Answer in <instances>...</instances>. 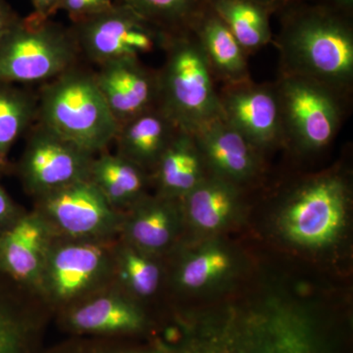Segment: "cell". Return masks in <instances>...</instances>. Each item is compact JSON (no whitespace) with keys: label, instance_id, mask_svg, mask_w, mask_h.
<instances>
[{"label":"cell","instance_id":"cell-1","mask_svg":"<svg viewBox=\"0 0 353 353\" xmlns=\"http://www.w3.org/2000/svg\"><path fill=\"white\" fill-rule=\"evenodd\" d=\"M281 75L303 77L348 97L353 85L352 16L316 0L281 11Z\"/></svg>","mask_w":353,"mask_h":353},{"label":"cell","instance_id":"cell-2","mask_svg":"<svg viewBox=\"0 0 353 353\" xmlns=\"http://www.w3.org/2000/svg\"><path fill=\"white\" fill-rule=\"evenodd\" d=\"M162 50L157 108L190 134L222 117L216 80L194 32L165 34Z\"/></svg>","mask_w":353,"mask_h":353},{"label":"cell","instance_id":"cell-3","mask_svg":"<svg viewBox=\"0 0 353 353\" xmlns=\"http://www.w3.org/2000/svg\"><path fill=\"white\" fill-rule=\"evenodd\" d=\"M37 120L92 155L114 141L119 128L94 73L78 65L41 88Z\"/></svg>","mask_w":353,"mask_h":353},{"label":"cell","instance_id":"cell-4","mask_svg":"<svg viewBox=\"0 0 353 353\" xmlns=\"http://www.w3.org/2000/svg\"><path fill=\"white\" fill-rule=\"evenodd\" d=\"M80 55L71 29L32 13L0 43V83L50 82L78 65Z\"/></svg>","mask_w":353,"mask_h":353},{"label":"cell","instance_id":"cell-5","mask_svg":"<svg viewBox=\"0 0 353 353\" xmlns=\"http://www.w3.org/2000/svg\"><path fill=\"white\" fill-rule=\"evenodd\" d=\"M277 88L285 143L301 150L317 152L338 134L343 97L333 90L303 77L281 75Z\"/></svg>","mask_w":353,"mask_h":353},{"label":"cell","instance_id":"cell-6","mask_svg":"<svg viewBox=\"0 0 353 353\" xmlns=\"http://www.w3.org/2000/svg\"><path fill=\"white\" fill-rule=\"evenodd\" d=\"M81 54L101 65L121 58H139L162 48L163 32L116 2L113 7L71 28Z\"/></svg>","mask_w":353,"mask_h":353},{"label":"cell","instance_id":"cell-7","mask_svg":"<svg viewBox=\"0 0 353 353\" xmlns=\"http://www.w3.org/2000/svg\"><path fill=\"white\" fill-rule=\"evenodd\" d=\"M347 201V188L338 176H319L310 181L297 190L285 208V234L299 245H326L343 226Z\"/></svg>","mask_w":353,"mask_h":353},{"label":"cell","instance_id":"cell-8","mask_svg":"<svg viewBox=\"0 0 353 353\" xmlns=\"http://www.w3.org/2000/svg\"><path fill=\"white\" fill-rule=\"evenodd\" d=\"M94 155L58 136L41 123L30 129L20 162L26 189L43 196L90 176Z\"/></svg>","mask_w":353,"mask_h":353},{"label":"cell","instance_id":"cell-9","mask_svg":"<svg viewBox=\"0 0 353 353\" xmlns=\"http://www.w3.org/2000/svg\"><path fill=\"white\" fill-rule=\"evenodd\" d=\"M222 118L259 150L285 143L280 99L275 83L252 80L223 85L219 92Z\"/></svg>","mask_w":353,"mask_h":353},{"label":"cell","instance_id":"cell-10","mask_svg":"<svg viewBox=\"0 0 353 353\" xmlns=\"http://www.w3.org/2000/svg\"><path fill=\"white\" fill-rule=\"evenodd\" d=\"M41 197L44 216L72 238L101 236L114 227L112 206L88 179Z\"/></svg>","mask_w":353,"mask_h":353},{"label":"cell","instance_id":"cell-11","mask_svg":"<svg viewBox=\"0 0 353 353\" xmlns=\"http://www.w3.org/2000/svg\"><path fill=\"white\" fill-rule=\"evenodd\" d=\"M99 67L95 80L118 125L157 106L158 72L139 58H121Z\"/></svg>","mask_w":353,"mask_h":353},{"label":"cell","instance_id":"cell-12","mask_svg":"<svg viewBox=\"0 0 353 353\" xmlns=\"http://www.w3.org/2000/svg\"><path fill=\"white\" fill-rule=\"evenodd\" d=\"M38 214L19 216L0 233V273L25 285L43 283L48 227Z\"/></svg>","mask_w":353,"mask_h":353},{"label":"cell","instance_id":"cell-13","mask_svg":"<svg viewBox=\"0 0 353 353\" xmlns=\"http://www.w3.org/2000/svg\"><path fill=\"white\" fill-rule=\"evenodd\" d=\"M197 148L218 178L231 183L252 178L257 169V153L253 146L222 117L192 132Z\"/></svg>","mask_w":353,"mask_h":353},{"label":"cell","instance_id":"cell-14","mask_svg":"<svg viewBox=\"0 0 353 353\" xmlns=\"http://www.w3.org/2000/svg\"><path fill=\"white\" fill-rule=\"evenodd\" d=\"M105 252L92 243H73L48 255L43 283L58 301H68L90 287L105 266Z\"/></svg>","mask_w":353,"mask_h":353},{"label":"cell","instance_id":"cell-15","mask_svg":"<svg viewBox=\"0 0 353 353\" xmlns=\"http://www.w3.org/2000/svg\"><path fill=\"white\" fill-rule=\"evenodd\" d=\"M190 30L201 43L215 80L223 85L252 80L248 54L209 3Z\"/></svg>","mask_w":353,"mask_h":353},{"label":"cell","instance_id":"cell-16","mask_svg":"<svg viewBox=\"0 0 353 353\" xmlns=\"http://www.w3.org/2000/svg\"><path fill=\"white\" fill-rule=\"evenodd\" d=\"M180 131L157 106L119 125L115 139L119 154L139 166L157 164Z\"/></svg>","mask_w":353,"mask_h":353},{"label":"cell","instance_id":"cell-17","mask_svg":"<svg viewBox=\"0 0 353 353\" xmlns=\"http://www.w3.org/2000/svg\"><path fill=\"white\" fill-rule=\"evenodd\" d=\"M143 324L141 312L131 303L114 296H101L74 309L67 317L72 331L80 334L131 333Z\"/></svg>","mask_w":353,"mask_h":353},{"label":"cell","instance_id":"cell-18","mask_svg":"<svg viewBox=\"0 0 353 353\" xmlns=\"http://www.w3.org/2000/svg\"><path fill=\"white\" fill-rule=\"evenodd\" d=\"M213 11L227 25L246 54L264 48L272 41L267 7L255 0H208Z\"/></svg>","mask_w":353,"mask_h":353},{"label":"cell","instance_id":"cell-19","mask_svg":"<svg viewBox=\"0 0 353 353\" xmlns=\"http://www.w3.org/2000/svg\"><path fill=\"white\" fill-rule=\"evenodd\" d=\"M88 180L112 208L136 201L145 188L143 168L122 155L102 153L92 159Z\"/></svg>","mask_w":353,"mask_h":353},{"label":"cell","instance_id":"cell-20","mask_svg":"<svg viewBox=\"0 0 353 353\" xmlns=\"http://www.w3.org/2000/svg\"><path fill=\"white\" fill-rule=\"evenodd\" d=\"M158 179L167 194H187L203 180L202 157L194 137L180 130L157 163Z\"/></svg>","mask_w":353,"mask_h":353},{"label":"cell","instance_id":"cell-21","mask_svg":"<svg viewBox=\"0 0 353 353\" xmlns=\"http://www.w3.org/2000/svg\"><path fill=\"white\" fill-rule=\"evenodd\" d=\"M38 119V97L13 83H0V173L9 167L16 141Z\"/></svg>","mask_w":353,"mask_h":353},{"label":"cell","instance_id":"cell-22","mask_svg":"<svg viewBox=\"0 0 353 353\" xmlns=\"http://www.w3.org/2000/svg\"><path fill=\"white\" fill-rule=\"evenodd\" d=\"M163 34L190 30L208 0H117Z\"/></svg>","mask_w":353,"mask_h":353},{"label":"cell","instance_id":"cell-23","mask_svg":"<svg viewBox=\"0 0 353 353\" xmlns=\"http://www.w3.org/2000/svg\"><path fill=\"white\" fill-rule=\"evenodd\" d=\"M185 196L190 219L205 230L222 226L236 204V194L232 183L220 178L212 181L203 179Z\"/></svg>","mask_w":353,"mask_h":353},{"label":"cell","instance_id":"cell-24","mask_svg":"<svg viewBox=\"0 0 353 353\" xmlns=\"http://www.w3.org/2000/svg\"><path fill=\"white\" fill-rule=\"evenodd\" d=\"M172 216L162 203H150L139 209L132 218L128 232L137 245L145 250H157L171 240Z\"/></svg>","mask_w":353,"mask_h":353},{"label":"cell","instance_id":"cell-25","mask_svg":"<svg viewBox=\"0 0 353 353\" xmlns=\"http://www.w3.org/2000/svg\"><path fill=\"white\" fill-rule=\"evenodd\" d=\"M9 297L0 292V353H28L31 327Z\"/></svg>","mask_w":353,"mask_h":353},{"label":"cell","instance_id":"cell-26","mask_svg":"<svg viewBox=\"0 0 353 353\" xmlns=\"http://www.w3.org/2000/svg\"><path fill=\"white\" fill-rule=\"evenodd\" d=\"M229 267V259L219 250H209L190 260L183 267L180 281L185 287L197 289L221 275Z\"/></svg>","mask_w":353,"mask_h":353},{"label":"cell","instance_id":"cell-27","mask_svg":"<svg viewBox=\"0 0 353 353\" xmlns=\"http://www.w3.org/2000/svg\"><path fill=\"white\" fill-rule=\"evenodd\" d=\"M122 272L128 285L139 296H150L159 284L157 265L138 253L127 250L122 256Z\"/></svg>","mask_w":353,"mask_h":353},{"label":"cell","instance_id":"cell-28","mask_svg":"<svg viewBox=\"0 0 353 353\" xmlns=\"http://www.w3.org/2000/svg\"><path fill=\"white\" fill-rule=\"evenodd\" d=\"M117 0H61L60 10L68 14L72 24L90 19L108 10Z\"/></svg>","mask_w":353,"mask_h":353},{"label":"cell","instance_id":"cell-29","mask_svg":"<svg viewBox=\"0 0 353 353\" xmlns=\"http://www.w3.org/2000/svg\"><path fill=\"white\" fill-rule=\"evenodd\" d=\"M19 217L15 203L0 185V233Z\"/></svg>","mask_w":353,"mask_h":353},{"label":"cell","instance_id":"cell-30","mask_svg":"<svg viewBox=\"0 0 353 353\" xmlns=\"http://www.w3.org/2000/svg\"><path fill=\"white\" fill-rule=\"evenodd\" d=\"M19 18L6 0H0V43Z\"/></svg>","mask_w":353,"mask_h":353},{"label":"cell","instance_id":"cell-31","mask_svg":"<svg viewBox=\"0 0 353 353\" xmlns=\"http://www.w3.org/2000/svg\"><path fill=\"white\" fill-rule=\"evenodd\" d=\"M34 14L43 19H50L60 10L61 0H32Z\"/></svg>","mask_w":353,"mask_h":353},{"label":"cell","instance_id":"cell-32","mask_svg":"<svg viewBox=\"0 0 353 353\" xmlns=\"http://www.w3.org/2000/svg\"><path fill=\"white\" fill-rule=\"evenodd\" d=\"M259 2L262 6L267 7L272 13H280L285 8L297 3V2L304 1V0H255Z\"/></svg>","mask_w":353,"mask_h":353},{"label":"cell","instance_id":"cell-33","mask_svg":"<svg viewBox=\"0 0 353 353\" xmlns=\"http://www.w3.org/2000/svg\"><path fill=\"white\" fill-rule=\"evenodd\" d=\"M316 1L322 2V3L328 4V6L338 9L341 12L352 16L353 14V0H316Z\"/></svg>","mask_w":353,"mask_h":353},{"label":"cell","instance_id":"cell-34","mask_svg":"<svg viewBox=\"0 0 353 353\" xmlns=\"http://www.w3.org/2000/svg\"><path fill=\"white\" fill-rule=\"evenodd\" d=\"M97 353H172L166 352H97Z\"/></svg>","mask_w":353,"mask_h":353}]
</instances>
